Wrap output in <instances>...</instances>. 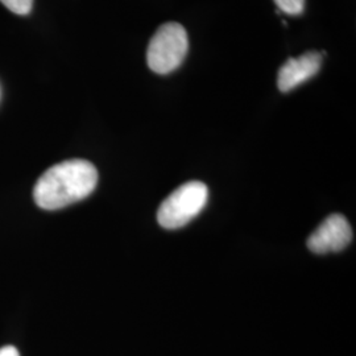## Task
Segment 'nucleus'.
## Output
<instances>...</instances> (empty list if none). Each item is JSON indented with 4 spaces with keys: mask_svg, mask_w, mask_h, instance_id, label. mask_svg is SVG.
Listing matches in <instances>:
<instances>
[{
    "mask_svg": "<svg viewBox=\"0 0 356 356\" xmlns=\"http://www.w3.org/2000/svg\"><path fill=\"white\" fill-rule=\"evenodd\" d=\"M275 3L282 13L293 16L304 13L305 8V0H275Z\"/></svg>",
    "mask_w": 356,
    "mask_h": 356,
    "instance_id": "6",
    "label": "nucleus"
},
{
    "mask_svg": "<svg viewBox=\"0 0 356 356\" xmlns=\"http://www.w3.org/2000/svg\"><path fill=\"white\" fill-rule=\"evenodd\" d=\"M188 51L189 38L185 28L178 23H166L149 41L147 64L157 74H169L184 63Z\"/></svg>",
    "mask_w": 356,
    "mask_h": 356,
    "instance_id": "2",
    "label": "nucleus"
},
{
    "mask_svg": "<svg viewBox=\"0 0 356 356\" xmlns=\"http://www.w3.org/2000/svg\"><path fill=\"white\" fill-rule=\"evenodd\" d=\"M98 184V170L86 160H66L38 178L33 198L44 210H58L90 195Z\"/></svg>",
    "mask_w": 356,
    "mask_h": 356,
    "instance_id": "1",
    "label": "nucleus"
},
{
    "mask_svg": "<svg viewBox=\"0 0 356 356\" xmlns=\"http://www.w3.org/2000/svg\"><path fill=\"white\" fill-rule=\"evenodd\" d=\"M209 197L207 186L200 181H191L173 191L157 211L161 227L176 229L188 225L204 210Z\"/></svg>",
    "mask_w": 356,
    "mask_h": 356,
    "instance_id": "3",
    "label": "nucleus"
},
{
    "mask_svg": "<svg viewBox=\"0 0 356 356\" xmlns=\"http://www.w3.org/2000/svg\"><path fill=\"white\" fill-rule=\"evenodd\" d=\"M10 11L17 15H28L32 10L33 0H0Z\"/></svg>",
    "mask_w": 356,
    "mask_h": 356,
    "instance_id": "7",
    "label": "nucleus"
},
{
    "mask_svg": "<svg viewBox=\"0 0 356 356\" xmlns=\"http://www.w3.org/2000/svg\"><path fill=\"white\" fill-rule=\"evenodd\" d=\"M353 239V229L348 220L341 214L326 218L318 229L307 239V247L314 254H323L339 252Z\"/></svg>",
    "mask_w": 356,
    "mask_h": 356,
    "instance_id": "4",
    "label": "nucleus"
},
{
    "mask_svg": "<svg viewBox=\"0 0 356 356\" xmlns=\"http://www.w3.org/2000/svg\"><path fill=\"white\" fill-rule=\"evenodd\" d=\"M322 65V54L318 51H306L302 56L289 58L279 70L277 85L282 92L296 89L301 83L316 76Z\"/></svg>",
    "mask_w": 356,
    "mask_h": 356,
    "instance_id": "5",
    "label": "nucleus"
},
{
    "mask_svg": "<svg viewBox=\"0 0 356 356\" xmlns=\"http://www.w3.org/2000/svg\"><path fill=\"white\" fill-rule=\"evenodd\" d=\"M0 356H20L19 351L16 350V347L13 346H6L0 348Z\"/></svg>",
    "mask_w": 356,
    "mask_h": 356,
    "instance_id": "8",
    "label": "nucleus"
}]
</instances>
